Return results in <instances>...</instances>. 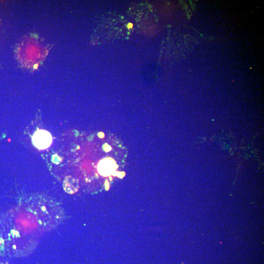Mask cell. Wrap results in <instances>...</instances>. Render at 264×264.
I'll use <instances>...</instances> for the list:
<instances>
[{
	"label": "cell",
	"instance_id": "6da1fadb",
	"mask_svg": "<svg viewBox=\"0 0 264 264\" xmlns=\"http://www.w3.org/2000/svg\"><path fill=\"white\" fill-rule=\"evenodd\" d=\"M33 145L39 150L48 148L52 142V137L50 133L45 130H37L32 137Z\"/></svg>",
	"mask_w": 264,
	"mask_h": 264
},
{
	"label": "cell",
	"instance_id": "7a4b0ae2",
	"mask_svg": "<svg viewBox=\"0 0 264 264\" xmlns=\"http://www.w3.org/2000/svg\"><path fill=\"white\" fill-rule=\"evenodd\" d=\"M116 162L111 158H107L102 160L98 165V170L103 176L112 175L117 168Z\"/></svg>",
	"mask_w": 264,
	"mask_h": 264
},
{
	"label": "cell",
	"instance_id": "3957f363",
	"mask_svg": "<svg viewBox=\"0 0 264 264\" xmlns=\"http://www.w3.org/2000/svg\"><path fill=\"white\" fill-rule=\"evenodd\" d=\"M0 242H1V241H0Z\"/></svg>",
	"mask_w": 264,
	"mask_h": 264
}]
</instances>
